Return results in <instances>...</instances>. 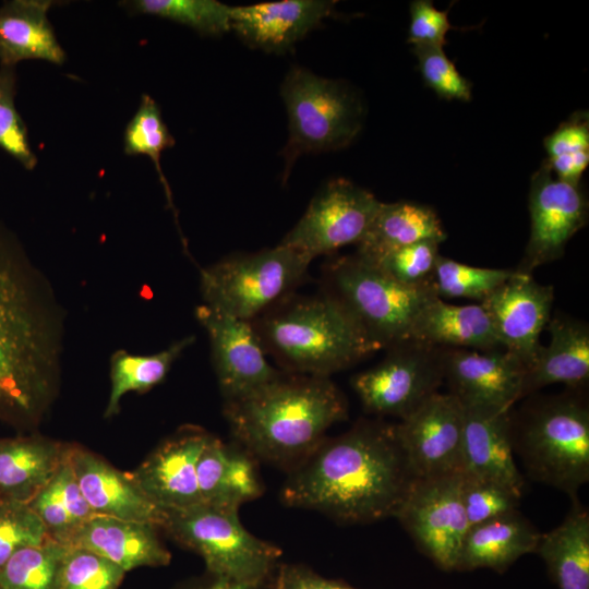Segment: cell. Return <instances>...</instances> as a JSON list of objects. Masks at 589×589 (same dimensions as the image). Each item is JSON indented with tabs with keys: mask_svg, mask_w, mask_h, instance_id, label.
I'll list each match as a JSON object with an SVG mask.
<instances>
[{
	"mask_svg": "<svg viewBox=\"0 0 589 589\" xmlns=\"http://www.w3.org/2000/svg\"><path fill=\"white\" fill-rule=\"evenodd\" d=\"M65 310L20 239L0 223V419L31 428L57 397Z\"/></svg>",
	"mask_w": 589,
	"mask_h": 589,
	"instance_id": "1",
	"label": "cell"
},
{
	"mask_svg": "<svg viewBox=\"0 0 589 589\" xmlns=\"http://www.w3.org/2000/svg\"><path fill=\"white\" fill-rule=\"evenodd\" d=\"M416 479L395 425L362 421L323 440L289 477L281 498L347 524L371 522L395 517Z\"/></svg>",
	"mask_w": 589,
	"mask_h": 589,
	"instance_id": "2",
	"label": "cell"
},
{
	"mask_svg": "<svg viewBox=\"0 0 589 589\" xmlns=\"http://www.w3.org/2000/svg\"><path fill=\"white\" fill-rule=\"evenodd\" d=\"M347 412L346 399L328 377L283 373L224 408L235 437L251 453L277 464L303 460Z\"/></svg>",
	"mask_w": 589,
	"mask_h": 589,
	"instance_id": "3",
	"label": "cell"
},
{
	"mask_svg": "<svg viewBox=\"0 0 589 589\" xmlns=\"http://www.w3.org/2000/svg\"><path fill=\"white\" fill-rule=\"evenodd\" d=\"M252 324L266 354L298 374L328 377L383 349L329 292L290 294Z\"/></svg>",
	"mask_w": 589,
	"mask_h": 589,
	"instance_id": "4",
	"label": "cell"
},
{
	"mask_svg": "<svg viewBox=\"0 0 589 589\" xmlns=\"http://www.w3.org/2000/svg\"><path fill=\"white\" fill-rule=\"evenodd\" d=\"M540 397L515 418L514 453L527 473L576 498L589 481V408L576 392Z\"/></svg>",
	"mask_w": 589,
	"mask_h": 589,
	"instance_id": "5",
	"label": "cell"
},
{
	"mask_svg": "<svg viewBox=\"0 0 589 589\" xmlns=\"http://www.w3.org/2000/svg\"><path fill=\"white\" fill-rule=\"evenodd\" d=\"M310 263L305 255L280 243L227 256L201 269L202 303L252 322L292 294L304 280Z\"/></svg>",
	"mask_w": 589,
	"mask_h": 589,
	"instance_id": "6",
	"label": "cell"
},
{
	"mask_svg": "<svg viewBox=\"0 0 589 589\" xmlns=\"http://www.w3.org/2000/svg\"><path fill=\"white\" fill-rule=\"evenodd\" d=\"M166 514L161 529L200 554L215 578L259 588L280 557L278 546L243 527L238 509L200 504Z\"/></svg>",
	"mask_w": 589,
	"mask_h": 589,
	"instance_id": "7",
	"label": "cell"
},
{
	"mask_svg": "<svg viewBox=\"0 0 589 589\" xmlns=\"http://www.w3.org/2000/svg\"><path fill=\"white\" fill-rule=\"evenodd\" d=\"M281 96L289 119L284 180L300 155L342 148L361 129L362 108L354 94L304 68H291Z\"/></svg>",
	"mask_w": 589,
	"mask_h": 589,
	"instance_id": "8",
	"label": "cell"
},
{
	"mask_svg": "<svg viewBox=\"0 0 589 589\" xmlns=\"http://www.w3.org/2000/svg\"><path fill=\"white\" fill-rule=\"evenodd\" d=\"M328 276L329 293L382 348L409 340L418 313L437 297L433 285H401L356 254L330 263Z\"/></svg>",
	"mask_w": 589,
	"mask_h": 589,
	"instance_id": "9",
	"label": "cell"
},
{
	"mask_svg": "<svg viewBox=\"0 0 589 589\" xmlns=\"http://www.w3.org/2000/svg\"><path fill=\"white\" fill-rule=\"evenodd\" d=\"M388 349L378 364L356 374L351 385L368 412L401 420L437 393L445 348L407 340Z\"/></svg>",
	"mask_w": 589,
	"mask_h": 589,
	"instance_id": "10",
	"label": "cell"
},
{
	"mask_svg": "<svg viewBox=\"0 0 589 589\" xmlns=\"http://www.w3.org/2000/svg\"><path fill=\"white\" fill-rule=\"evenodd\" d=\"M461 488L462 473L416 479L395 515L417 548L443 570H456L470 528Z\"/></svg>",
	"mask_w": 589,
	"mask_h": 589,
	"instance_id": "11",
	"label": "cell"
},
{
	"mask_svg": "<svg viewBox=\"0 0 589 589\" xmlns=\"http://www.w3.org/2000/svg\"><path fill=\"white\" fill-rule=\"evenodd\" d=\"M381 204L365 189L342 178L334 179L313 197L280 244L302 253L311 261L341 247L358 244Z\"/></svg>",
	"mask_w": 589,
	"mask_h": 589,
	"instance_id": "12",
	"label": "cell"
},
{
	"mask_svg": "<svg viewBox=\"0 0 589 589\" xmlns=\"http://www.w3.org/2000/svg\"><path fill=\"white\" fill-rule=\"evenodd\" d=\"M465 408L449 393H435L395 425L417 479L462 473Z\"/></svg>",
	"mask_w": 589,
	"mask_h": 589,
	"instance_id": "13",
	"label": "cell"
},
{
	"mask_svg": "<svg viewBox=\"0 0 589 589\" xmlns=\"http://www.w3.org/2000/svg\"><path fill=\"white\" fill-rule=\"evenodd\" d=\"M588 200L579 184L553 178L544 160L532 175L529 191L530 236L516 272L532 275L558 260L570 238L587 225Z\"/></svg>",
	"mask_w": 589,
	"mask_h": 589,
	"instance_id": "14",
	"label": "cell"
},
{
	"mask_svg": "<svg viewBox=\"0 0 589 589\" xmlns=\"http://www.w3.org/2000/svg\"><path fill=\"white\" fill-rule=\"evenodd\" d=\"M195 317L205 329L218 386L225 402L242 399L281 373L269 364L250 321L200 303Z\"/></svg>",
	"mask_w": 589,
	"mask_h": 589,
	"instance_id": "15",
	"label": "cell"
},
{
	"mask_svg": "<svg viewBox=\"0 0 589 589\" xmlns=\"http://www.w3.org/2000/svg\"><path fill=\"white\" fill-rule=\"evenodd\" d=\"M526 366L504 348L444 349V381L464 407L510 410L522 398Z\"/></svg>",
	"mask_w": 589,
	"mask_h": 589,
	"instance_id": "16",
	"label": "cell"
},
{
	"mask_svg": "<svg viewBox=\"0 0 589 589\" xmlns=\"http://www.w3.org/2000/svg\"><path fill=\"white\" fill-rule=\"evenodd\" d=\"M211 435L197 425L181 426L130 472L146 496L165 513L203 504L196 468Z\"/></svg>",
	"mask_w": 589,
	"mask_h": 589,
	"instance_id": "17",
	"label": "cell"
},
{
	"mask_svg": "<svg viewBox=\"0 0 589 589\" xmlns=\"http://www.w3.org/2000/svg\"><path fill=\"white\" fill-rule=\"evenodd\" d=\"M554 290L532 275L513 269L510 277L481 304L504 349L527 368L540 347V335L551 318Z\"/></svg>",
	"mask_w": 589,
	"mask_h": 589,
	"instance_id": "18",
	"label": "cell"
},
{
	"mask_svg": "<svg viewBox=\"0 0 589 589\" xmlns=\"http://www.w3.org/2000/svg\"><path fill=\"white\" fill-rule=\"evenodd\" d=\"M69 457L80 489L95 515L163 528L167 514L146 496L130 472L118 470L79 445L71 444Z\"/></svg>",
	"mask_w": 589,
	"mask_h": 589,
	"instance_id": "19",
	"label": "cell"
},
{
	"mask_svg": "<svg viewBox=\"0 0 589 589\" xmlns=\"http://www.w3.org/2000/svg\"><path fill=\"white\" fill-rule=\"evenodd\" d=\"M334 1L283 0L231 7V29L252 47L281 52L333 13Z\"/></svg>",
	"mask_w": 589,
	"mask_h": 589,
	"instance_id": "20",
	"label": "cell"
},
{
	"mask_svg": "<svg viewBox=\"0 0 589 589\" xmlns=\"http://www.w3.org/2000/svg\"><path fill=\"white\" fill-rule=\"evenodd\" d=\"M465 408L462 473L504 483L522 493L515 458L512 409Z\"/></svg>",
	"mask_w": 589,
	"mask_h": 589,
	"instance_id": "21",
	"label": "cell"
},
{
	"mask_svg": "<svg viewBox=\"0 0 589 589\" xmlns=\"http://www.w3.org/2000/svg\"><path fill=\"white\" fill-rule=\"evenodd\" d=\"M545 328L550 333V342L540 345L526 368L522 398L552 384L579 390L589 380L588 324L556 314Z\"/></svg>",
	"mask_w": 589,
	"mask_h": 589,
	"instance_id": "22",
	"label": "cell"
},
{
	"mask_svg": "<svg viewBox=\"0 0 589 589\" xmlns=\"http://www.w3.org/2000/svg\"><path fill=\"white\" fill-rule=\"evenodd\" d=\"M157 529L149 524L94 515L74 533L68 545L87 549L125 573L142 566H166L171 554L161 543Z\"/></svg>",
	"mask_w": 589,
	"mask_h": 589,
	"instance_id": "23",
	"label": "cell"
},
{
	"mask_svg": "<svg viewBox=\"0 0 589 589\" xmlns=\"http://www.w3.org/2000/svg\"><path fill=\"white\" fill-rule=\"evenodd\" d=\"M70 446L41 435L0 438V500L28 503L64 461Z\"/></svg>",
	"mask_w": 589,
	"mask_h": 589,
	"instance_id": "24",
	"label": "cell"
},
{
	"mask_svg": "<svg viewBox=\"0 0 589 589\" xmlns=\"http://www.w3.org/2000/svg\"><path fill=\"white\" fill-rule=\"evenodd\" d=\"M541 536L518 510L471 526L456 570L489 568L504 573L519 557L536 552Z\"/></svg>",
	"mask_w": 589,
	"mask_h": 589,
	"instance_id": "25",
	"label": "cell"
},
{
	"mask_svg": "<svg viewBox=\"0 0 589 589\" xmlns=\"http://www.w3.org/2000/svg\"><path fill=\"white\" fill-rule=\"evenodd\" d=\"M50 0H12L0 7V67L23 60L62 64L65 52L48 19Z\"/></svg>",
	"mask_w": 589,
	"mask_h": 589,
	"instance_id": "26",
	"label": "cell"
},
{
	"mask_svg": "<svg viewBox=\"0 0 589 589\" xmlns=\"http://www.w3.org/2000/svg\"><path fill=\"white\" fill-rule=\"evenodd\" d=\"M409 340L454 349L503 348L481 303L455 305L438 297L418 313Z\"/></svg>",
	"mask_w": 589,
	"mask_h": 589,
	"instance_id": "27",
	"label": "cell"
},
{
	"mask_svg": "<svg viewBox=\"0 0 589 589\" xmlns=\"http://www.w3.org/2000/svg\"><path fill=\"white\" fill-rule=\"evenodd\" d=\"M197 482L202 503L239 509L262 494L251 457L211 435L197 461Z\"/></svg>",
	"mask_w": 589,
	"mask_h": 589,
	"instance_id": "28",
	"label": "cell"
},
{
	"mask_svg": "<svg viewBox=\"0 0 589 589\" xmlns=\"http://www.w3.org/2000/svg\"><path fill=\"white\" fill-rule=\"evenodd\" d=\"M446 232L437 214L413 202L382 203L371 226L357 244L363 261H373L394 250L433 240L443 242Z\"/></svg>",
	"mask_w": 589,
	"mask_h": 589,
	"instance_id": "29",
	"label": "cell"
},
{
	"mask_svg": "<svg viewBox=\"0 0 589 589\" xmlns=\"http://www.w3.org/2000/svg\"><path fill=\"white\" fill-rule=\"evenodd\" d=\"M536 552L557 589H589V513L577 497L563 521L542 533Z\"/></svg>",
	"mask_w": 589,
	"mask_h": 589,
	"instance_id": "30",
	"label": "cell"
},
{
	"mask_svg": "<svg viewBox=\"0 0 589 589\" xmlns=\"http://www.w3.org/2000/svg\"><path fill=\"white\" fill-rule=\"evenodd\" d=\"M27 504L39 517L49 537L65 545L95 515L80 489L69 454L51 479Z\"/></svg>",
	"mask_w": 589,
	"mask_h": 589,
	"instance_id": "31",
	"label": "cell"
},
{
	"mask_svg": "<svg viewBox=\"0 0 589 589\" xmlns=\"http://www.w3.org/2000/svg\"><path fill=\"white\" fill-rule=\"evenodd\" d=\"M194 342V336L175 341L152 354H134L119 349L110 357L111 388L104 417L119 413L122 397L131 392L145 393L160 384L173 362Z\"/></svg>",
	"mask_w": 589,
	"mask_h": 589,
	"instance_id": "32",
	"label": "cell"
},
{
	"mask_svg": "<svg viewBox=\"0 0 589 589\" xmlns=\"http://www.w3.org/2000/svg\"><path fill=\"white\" fill-rule=\"evenodd\" d=\"M67 550L51 538L19 550L0 568V588L57 589Z\"/></svg>",
	"mask_w": 589,
	"mask_h": 589,
	"instance_id": "33",
	"label": "cell"
},
{
	"mask_svg": "<svg viewBox=\"0 0 589 589\" xmlns=\"http://www.w3.org/2000/svg\"><path fill=\"white\" fill-rule=\"evenodd\" d=\"M545 160L558 180L579 184L589 164V116L577 111L544 140Z\"/></svg>",
	"mask_w": 589,
	"mask_h": 589,
	"instance_id": "34",
	"label": "cell"
},
{
	"mask_svg": "<svg viewBox=\"0 0 589 589\" xmlns=\"http://www.w3.org/2000/svg\"><path fill=\"white\" fill-rule=\"evenodd\" d=\"M132 12L187 25L203 35L231 29V7L216 0H135L121 2Z\"/></svg>",
	"mask_w": 589,
	"mask_h": 589,
	"instance_id": "35",
	"label": "cell"
},
{
	"mask_svg": "<svg viewBox=\"0 0 589 589\" xmlns=\"http://www.w3.org/2000/svg\"><path fill=\"white\" fill-rule=\"evenodd\" d=\"M173 145L175 139L164 122L157 103L151 96L142 95L141 104L125 128L124 152L128 155H146L151 158L178 223L171 190L160 166L161 153Z\"/></svg>",
	"mask_w": 589,
	"mask_h": 589,
	"instance_id": "36",
	"label": "cell"
},
{
	"mask_svg": "<svg viewBox=\"0 0 589 589\" xmlns=\"http://www.w3.org/2000/svg\"><path fill=\"white\" fill-rule=\"evenodd\" d=\"M512 274L513 269L471 266L440 255L433 286L442 300L466 298L481 303Z\"/></svg>",
	"mask_w": 589,
	"mask_h": 589,
	"instance_id": "37",
	"label": "cell"
},
{
	"mask_svg": "<svg viewBox=\"0 0 589 589\" xmlns=\"http://www.w3.org/2000/svg\"><path fill=\"white\" fill-rule=\"evenodd\" d=\"M125 572L109 560L68 545L57 589H119Z\"/></svg>",
	"mask_w": 589,
	"mask_h": 589,
	"instance_id": "38",
	"label": "cell"
},
{
	"mask_svg": "<svg viewBox=\"0 0 589 589\" xmlns=\"http://www.w3.org/2000/svg\"><path fill=\"white\" fill-rule=\"evenodd\" d=\"M438 247L437 241H421L364 262L401 285L429 286L433 285L436 262L441 255Z\"/></svg>",
	"mask_w": 589,
	"mask_h": 589,
	"instance_id": "39",
	"label": "cell"
},
{
	"mask_svg": "<svg viewBox=\"0 0 589 589\" xmlns=\"http://www.w3.org/2000/svg\"><path fill=\"white\" fill-rule=\"evenodd\" d=\"M461 495L471 527L518 510L522 493L497 481L462 473Z\"/></svg>",
	"mask_w": 589,
	"mask_h": 589,
	"instance_id": "40",
	"label": "cell"
},
{
	"mask_svg": "<svg viewBox=\"0 0 589 589\" xmlns=\"http://www.w3.org/2000/svg\"><path fill=\"white\" fill-rule=\"evenodd\" d=\"M15 67H0V148L26 170H33L37 158L31 148L26 125L15 104Z\"/></svg>",
	"mask_w": 589,
	"mask_h": 589,
	"instance_id": "41",
	"label": "cell"
},
{
	"mask_svg": "<svg viewBox=\"0 0 589 589\" xmlns=\"http://www.w3.org/2000/svg\"><path fill=\"white\" fill-rule=\"evenodd\" d=\"M50 537L27 503L0 500V568L19 550Z\"/></svg>",
	"mask_w": 589,
	"mask_h": 589,
	"instance_id": "42",
	"label": "cell"
},
{
	"mask_svg": "<svg viewBox=\"0 0 589 589\" xmlns=\"http://www.w3.org/2000/svg\"><path fill=\"white\" fill-rule=\"evenodd\" d=\"M424 83L447 100L469 101L471 84L443 51V47L412 46Z\"/></svg>",
	"mask_w": 589,
	"mask_h": 589,
	"instance_id": "43",
	"label": "cell"
},
{
	"mask_svg": "<svg viewBox=\"0 0 589 589\" xmlns=\"http://www.w3.org/2000/svg\"><path fill=\"white\" fill-rule=\"evenodd\" d=\"M452 28L447 11L437 10L429 0L411 2L408 43L412 46L444 47Z\"/></svg>",
	"mask_w": 589,
	"mask_h": 589,
	"instance_id": "44",
	"label": "cell"
},
{
	"mask_svg": "<svg viewBox=\"0 0 589 589\" xmlns=\"http://www.w3.org/2000/svg\"><path fill=\"white\" fill-rule=\"evenodd\" d=\"M274 589H356L348 585L326 579L308 567L284 565L272 585Z\"/></svg>",
	"mask_w": 589,
	"mask_h": 589,
	"instance_id": "45",
	"label": "cell"
},
{
	"mask_svg": "<svg viewBox=\"0 0 589 589\" xmlns=\"http://www.w3.org/2000/svg\"><path fill=\"white\" fill-rule=\"evenodd\" d=\"M203 589H259L251 585L236 582L229 579L215 578V580Z\"/></svg>",
	"mask_w": 589,
	"mask_h": 589,
	"instance_id": "46",
	"label": "cell"
},
{
	"mask_svg": "<svg viewBox=\"0 0 589 589\" xmlns=\"http://www.w3.org/2000/svg\"><path fill=\"white\" fill-rule=\"evenodd\" d=\"M269 589H274L273 587H271Z\"/></svg>",
	"mask_w": 589,
	"mask_h": 589,
	"instance_id": "47",
	"label": "cell"
},
{
	"mask_svg": "<svg viewBox=\"0 0 589 589\" xmlns=\"http://www.w3.org/2000/svg\"><path fill=\"white\" fill-rule=\"evenodd\" d=\"M1 589V588H0Z\"/></svg>",
	"mask_w": 589,
	"mask_h": 589,
	"instance_id": "48",
	"label": "cell"
},
{
	"mask_svg": "<svg viewBox=\"0 0 589 589\" xmlns=\"http://www.w3.org/2000/svg\"><path fill=\"white\" fill-rule=\"evenodd\" d=\"M272 587V586H271Z\"/></svg>",
	"mask_w": 589,
	"mask_h": 589,
	"instance_id": "49",
	"label": "cell"
}]
</instances>
